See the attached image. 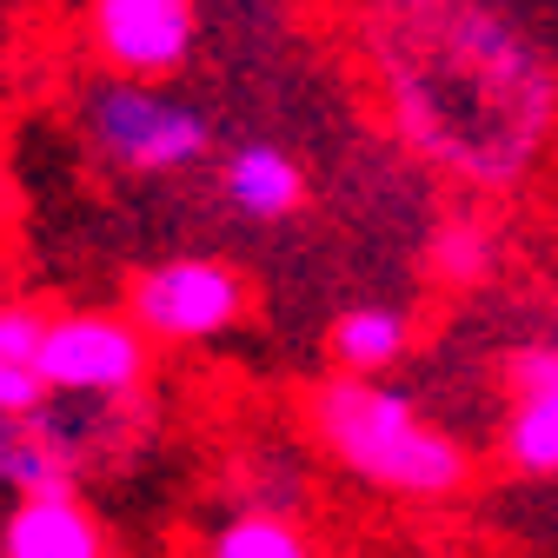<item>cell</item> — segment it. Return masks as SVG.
<instances>
[{
    "label": "cell",
    "instance_id": "cell-12",
    "mask_svg": "<svg viewBox=\"0 0 558 558\" xmlns=\"http://www.w3.org/2000/svg\"><path fill=\"white\" fill-rule=\"evenodd\" d=\"M199 558H319V545L306 538V525L279 506H240L206 532Z\"/></svg>",
    "mask_w": 558,
    "mask_h": 558
},
{
    "label": "cell",
    "instance_id": "cell-9",
    "mask_svg": "<svg viewBox=\"0 0 558 558\" xmlns=\"http://www.w3.org/2000/svg\"><path fill=\"white\" fill-rule=\"evenodd\" d=\"M220 193L233 214L259 220V227H279V220H293L300 206H306V167L287 154V147H272V140H246V147H233L220 160Z\"/></svg>",
    "mask_w": 558,
    "mask_h": 558
},
{
    "label": "cell",
    "instance_id": "cell-14",
    "mask_svg": "<svg viewBox=\"0 0 558 558\" xmlns=\"http://www.w3.org/2000/svg\"><path fill=\"white\" fill-rule=\"evenodd\" d=\"M426 266L439 287L465 293V287H485V279L499 272V233L485 227V220H446L426 246Z\"/></svg>",
    "mask_w": 558,
    "mask_h": 558
},
{
    "label": "cell",
    "instance_id": "cell-6",
    "mask_svg": "<svg viewBox=\"0 0 558 558\" xmlns=\"http://www.w3.org/2000/svg\"><path fill=\"white\" fill-rule=\"evenodd\" d=\"M81 21L94 60L126 81H173L199 47L193 0H87Z\"/></svg>",
    "mask_w": 558,
    "mask_h": 558
},
{
    "label": "cell",
    "instance_id": "cell-7",
    "mask_svg": "<svg viewBox=\"0 0 558 558\" xmlns=\"http://www.w3.org/2000/svg\"><path fill=\"white\" fill-rule=\"evenodd\" d=\"M87 418L94 405H40V412H8L0 405V493L27 499V493H81V472L94 459L87 446Z\"/></svg>",
    "mask_w": 558,
    "mask_h": 558
},
{
    "label": "cell",
    "instance_id": "cell-15",
    "mask_svg": "<svg viewBox=\"0 0 558 558\" xmlns=\"http://www.w3.org/2000/svg\"><path fill=\"white\" fill-rule=\"evenodd\" d=\"M499 379H506V399L551 392V386H558V339H525V345H512L506 366H499Z\"/></svg>",
    "mask_w": 558,
    "mask_h": 558
},
{
    "label": "cell",
    "instance_id": "cell-1",
    "mask_svg": "<svg viewBox=\"0 0 558 558\" xmlns=\"http://www.w3.org/2000/svg\"><path fill=\"white\" fill-rule=\"evenodd\" d=\"M366 66L392 133L478 193L519 186L558 133L551 60L478 0H379Z\"/></svg>",
    "mask_w": 558,
    "mask_h": 558
},
{
    "label": "cell",
    "instance_id": "cell-10",
    "mask_svg": "<svg viewBox=\"0 0 558 558\" xmlns=\"http://www.w3.org/2000/svg\"><path fill=\"white\" fill-rule=\"evenodd\" d=\"M47 319H53V306H40L27 293H0V405H8V412L53 405L47 366H40V353H47Z\"/></svg>",
    "mask_w": 558,
    "mask_h": 558
},
{
    "label": "cell",
    "instance_id": "cell-5",
    "mask_svg": "<svg viewBox=\"0 0 558 558\" xmlns=\"http://www.w3.org/2000/svg\"><path fill=\"white\" fill-rule=\"evenodd\" d=\"M120 306L133 313V326L154 345H214V339L240 332L253 293H246V272L233 259L167 253L154 266L126 272V300Z\"/></svg>",
    "mask_w": 558,
    "mask_h": 558
},
{
    "label": "cell",
    "instance_id": "cell-3",
    "mask_svg": "<svg viewBox=\"0 0 558 558\" xmlns=\"http://www.w3.org/2000/svg\"><path fill=\"white\" fill-rule=\"evenodd\" d=\"M81 140L120 180H180L214 154V120L193 100L167 94V81L113 74L81 100Z\"/></svg>",
    "mask_w": 558,
    "mask_h": 558
},
{
    "label": "cell",
    "instance_id": "cell-8",
    "mask_svg": "<svg viewBox=\"0 0 558 558\" xmlns=\"http://www.w3.org/2000/svg\"><path fill=\"white\" fill-rule=\"evenodd\" d=\"M0 558H113V532L81 493H27L0 512Z\"/></svg>",
    "mask_w": 558,
    "mask_h": 558
},
{
    "label": "cell",
    "instance_id": "cell-4",
    "mask_svg": "<svg viewBox=\"0 0 558 558\" xmlns=\"http://www.w3.org/2000/svg\"><path fill=\"white\" fill-rule=\"evenodd\" d=\"M154 353L160 345L133 326L126 306H53L40 366H47V392L53 399L126 412V405L147 399Z\"/></svg>",
    "mask_w": 558,
    "mask_h": 558
},
{
    "label": "cell",
    "instance_id": "cell-13",
    "mask_svg": "<svg viewBox=\"0 0 558 558\" xmlns=\"http://www.w3.org/2000/svg\"><path fill=\"white\" fill-rule=\"evenodd\" d=\"M499 459H506L519 478H558V386H551V392L506 399Z\"/></svg>",
    "mask_w": 558,
    "mask_h": 558
},
{
    "label": "cell",
    "instance_id": "cell-11",
    "mask_svg": "<svg viewBox=\"0 0 558 558\" xmlns=\"http://www.w3.org/2000/svg\"><path fill=\"white\" fill-rule=\"evenodd\" d=\"M326 345H332V366L339 373H392L405 353H412V313L392 306V300H353L339 306L332 326H326Z\"/></svg>",
    "mask_w": 558,
    "mask_h": 558
},
{
    "label": "cell",
    "instance_id": "cell-2",
    "mask_svg": "<svg viewBox=\"0 0 558 558\" xmlns=\"http://www.w3.org/2000/svg\"><path fill=\"white\" fill-rule=\"evenodd\" d=\"M306 433L313 446L379 499L399 506H446L465 493L472 459L439 418L399 386L366 373H332L306 392Z\"/></svg>",
    "mask_w": 558,
    "mask_h": 558
}]
</instances>
